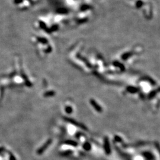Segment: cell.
Wrapping results in <instances>:
<instances>
[{
    "label": "cell",
    "instance_id": "6da1fadb",
    "mask_svg": "<svg viewBox=\"0 0 160 160\" xmlns=\"http://www.w3.org/2000/svg\"><path fill=\"white\" fill-rule=\"evenodd\" d=\"M130 4L136 10L141 11L142 16L145 18H150L152 16L153 6L150 1L148 0H130Z\"/></svg>",
    "mask_w": 160,
    "mask_h": 160
},
{
    "label": "cell",
    "instance_id": "7a4b0ae2",
    "mask_svg": "<svg viewBox=\"0 0 160 160\" xmlns=\"http://www.w3.org/2000/svg\"><path fill=\"white\" fill-rule=\"evenodd\" d=\"M66 3L70 7L78 6L80 3V0H65Z\"/></svg>",
    "mask_w": 160,
    "mask_h": 160
}]
</instances>
